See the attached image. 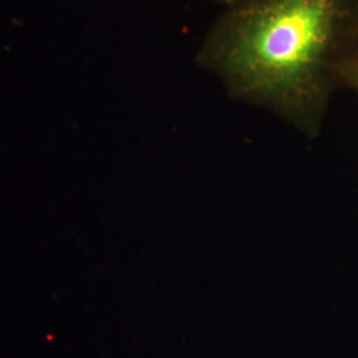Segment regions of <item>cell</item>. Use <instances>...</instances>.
I'll use <instances>...</instances> for the list:
<instances>
[{
    "mask_svg": "<svg viewBox=\"0 0 358 358\" xmlns=\"http://www.w3.org/2000/svg\"><path fill=\"white\" fill-rule=\"evenodd\" d=\"M358 57V0H238L207 29L195 63L231 99L315 136Z\"/></svg>",
    "mask_w": 358,
    "mask_h": 358,
    "instance_id": "6da1fadb",
    "label": "cell"
},
{
    "mask_svg": "<svg viewBox=\"0 0 358 358\" xmlns=\"http://www.w3.org/2000/svg\"><path fill=\"white\" fill-rule=\"evenodd\" d=\"M344 87L356 90L358 93V57L348 68L344 77Z\"/></svg>",
    "mask_w": 358,
    "mask_h": 358,
    "instance_id": "7a4b0ae2",
    "label": "cell"
},
{
    "mask_svg": "<svg viewBox=\"0 0 358 358\" xmlns=\"http://www.w3.org/2000/svg\"><path fill=\"white\" fill-rule=\"evenodd\" d=\"M213 1H217L219 4H223L224 7H230L232 4H235L238 0H213Z\"/></svg>",
    "mask_w": 358,
    "mask_h": 358,
    "instance_id": "3957f363",
    "label": "cell"
}]
</instances>
